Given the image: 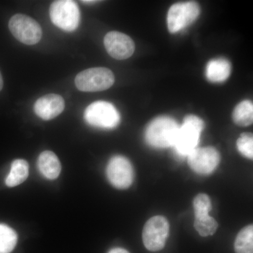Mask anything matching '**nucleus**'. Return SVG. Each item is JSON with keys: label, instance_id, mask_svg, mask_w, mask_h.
<instances>
[{"label": "nucleus", "instance_id": "7ed1b4c3", "mask_svg": "<svg viewBox=\"0 0 253 253\" xmlns=\"http://www.w3.org/2000/svg\"><path fill=\"white\" fill-rule=\"evenodd\" d=\"M50 18L55 26L63 31H76L81 22V11L76 1L58 0L51 4Z\"/></svg>", "mask_w": 253, "mask_h": 253}, {"label": "nucleus", "instance_id": "aec40b11", "mask_svg": "<svg viewBox=\"0 0 253 253\" xmlns=\"http://www.w3.org/2000/svg\"><path fill=\"white\" fill-rule=\"evenodd\" d=\"M195 216L209 214L212 210L211 199L208 195L201 194L198 195L194 200Z\"/></svg>", "mask_w": 253, "mask_h": 253}, {"label": "nucleus", "instance_id": "423d86ee", "mask_svg": "<svg viewBox=\"0 0 253 253\" xmlns=\"http://www.w3.org/2000/svg\"><path fill=\"white\" fill-rule=\"evenodd\" d=\"M9 28L16 40L28 45L39 42L42 36L39 23L27 15L18 14L13 16L9 20Z\"/></svg>", "mask_w": 253, "mask_h": 253}, {"label": "nucleus", "instance_id": "4be33fe9", "mask_svg": "<svg viewBox=\"0 0 253 253\" xmlns=\"http://www.w3.org/2000/svg\"><path fill=\"white\" fill-rule=\"evenodd\" d=\"M108 253H129L126 250L121 249V248H116V249H113L111 250Z\"/></svg>", "mask_w": 253, "mask_h": 253}, {"label": "nucleus", "instance_id": "6ab92c4d", "mask_svg": "<svg viewBox=\"0 0 253 253\" xmlns=\"http://www.w3.org/2000/svg\"><path fill=\"white\" fill-rule=\"evenodd\" d=\"M194 227L201 236H212L217 231L218 224L209 214L195 216Z\"/></svg>", "mask_w": 253, "mask_h": 253}, {"label": "nucleus", "instance_id": "4468645a", "mask_svg": "<svg viewBox=\"0 0 253 253\" xmlns=\"http://www.w3.org/2000/svg\"><path fill=\"white\" fill-rule=\"evenodd\" d=\"M231 71V63L227 60L213 59L206 66V77L212 83H222L229 77Z\"/></svg>", "mask_w": 253, "mask_h": 253}, {"label": "nucleus", "instance_id": "f3484780", "mask_svg": "<svg viewBox=\"0 0 253 253\" xmlns=\"http://www.w3.org/2000/svg\"><path fill=\"white\" fill-rule=\"evenodd\" d=\"M234 250L236 253H253V226L244 227L237 235Z\"/></svg>", "mask_w": 253, "mask_h": 253}, {"label": "nucleus", "instance_id": "a211bd4d", "mask_svg": "<svg viewBox=\"0 0 253 253\" xmlns=\"http://www.w3.org/2000/svg\"><path fill=\"white\" fill-rule=\"evenodd\" d=\"M17 234L14 229L0 224V253H10L17 243Z\"/></svg>", "mask_w": 253, "mask_h": 253}, {"label": "nucleus", "instance_id": "6e6552de", "mask_svg": "<svg viewBox=\"0 0 253 253\" xmlns=\"http://www.w3.org/2000/svg\"><path fill=\"white\" fill-rule=\"evenodd\" d=\"M199 5L194 1L176 3L168 14V27L171 33H176L191 25L199 17Z\"/></svg>", "mask_w": 253, "mask_h": 253}, {"label": "nucleus", "instance_id": "9b49d317", "mask_svg": "<svg viewBox=\"0 0 253 253\" xmlns=\"http://www.w3.org/2000/svg\"><path fill=\"white\" fill-rule=\"evenodd\" d=\"M104 46L110 56L118 60H124L134 54L135 45L129 36L123 33L111 31L104 38Z\"/></svg>", "mask_w": 253, "mask_h": 253}, {"label": "nucleus", "instance_id": "ddd939ff", "mask_svg": "<svg viewBox=\"0 0 253 253\" xmlns=\"http://www.w3.org/2000/svg\"><path fill=\"white\" fill-rule=\"evenodd\" d=\"M38 168L44 177L55 179L59 176L61 165L59 158L52 151H43L38 160Z\"/></svg>", "mask_w": 253, "mask_h": 253}, {"label": "nucleus", "instance_id": "9d476101", "mask_svg": "<svg viewBox=\"0 0 253 253\" xmlns=\"http://www.w3.org/2000/svg\"><path fill=\"white\" fill-rule=\"evenodd\" d=\"M190 168L198 174H209L217 167L220 156L213 147L199 148L188 156Z\"/></svg>", "mask_w": 253, "mask_h": 253}, {"label": "nucleus", "instance_id": "0eeeda50", "mask_svg": "<svg viewBox=\"0 0 253 253\" xmlns=\"http://www.w3.org/2000/svg\"><path fill=\"white\" fill-rule=\"evenodd\" d=\"M169 231V223L163 216L149 219L143 229V243L146 249L151 252L161 251L165 247Z\"/></svg>", "mask_w": 253, "mask_h": 253}, {"label": "nucleus", "instance_id": "dca6fc26", "mask_svg": "<svg viewBox=\"0 0 253 253\" xmlns=\"http://www.w3.org/2000/svg\"><path fill=\"white\" fill-rule=\"evenodd\" d=\"M233 119L238 126H251L253 121V104L252 101L246 100L237 105L233 113Z\"/></svg>", "mask_w": 253, "mask_h": 253}, {"label": "nucleus", "instance_id": "2eb2a0df", "mask_svg": "<svg viewBox=\"0 0 253 253\" xmlns=\"http://www.w3.org/2000/svg\"><path fill=\"white\" fill-rule=\"evenodd\" d=\"M28 174L29 166L27 161L22 159L16 160L11 164V170L6 176L5 183L9 187H14L26 181Z\"/></svg>", "mask_w": 253, "mask_h": 253}, {"label": "nucleus", "instance_id": "20e7f679", "mask_svg": "<svg viewBox=\"0 0 253 253\" xmlns=\"http://www.w3.org/2000/svg\"><path fill=\"white\" fill-rule=\"evenodd\" d=\"M84 120L88 124L102 129H113L121 122V115L111 103L98 101L88 106L84 111Z\"/></svg>", "mask_w": 253, "mask_h": 253}, {"label": "nucleus", "instance_id": "f03ea898", "mask_svg": "<svg viewBox=\"0 0 253 253\" xmlns=\"http://www.w3.org/2000/svg\"><path fill=\"white\" fill-rule=\"evenodd\" d=\"M204 126V121L197 116L191 115L184 118L173 146L178 156L185 157L196 149Z\"/></svg>", "mask_w": 253, "mask_h": 253}, {"label": "nucleus", "instance_id": "f257e3e1", "mask_svg": "<svg viewBox=\"0 0 253 253\" xmlns=\"http://www.w3.org/2000/svg\"><path fill=\"white\" fill-rule=\"evenodd\" d=\"M179 126L174 119L169 117H158L150 123L145 138L146 142L158 149L174 146Z\"/></svg>", "mask_w": 253, "mask_h": 253}, {"label": "nucleus", "instance_id": "5701e85b", "mask_svg": "<svg viewBox=\"0 0 253 253\" xmlns=\"http://www.w3.org/2000/svg\"><path fill=\"white\" fill-rule=\"evenodd\" d=\"M81 2L86 4H94V3L98 2V1H88V0H86V1H81Z\"/></svg>", "mask_w": 253, "mask_h": 253}, {"label": "nucleus", "instance_id": "f8f14e48", "mask_svg": "<svg viewBox=\"0 0 253 253\" xmlns=\"http://www.w3.org/2000/svg\"><path fill=\"white\" fill-rule=\"evenodd\" d=\"M64 109V99L56 94L44 95L37 100L34 104L35 113L44 121H50L57 117Z\"/></svg>", "mask_w": 253, "mask_h": 253}, {"label": "nucleus", "instance_id": "412c9836", "mask_svg": "<svg viewBox=\"0 0 253 253\" xmlns=\"http://www.w3.org/2000/svg\"><path fill=\"white\" fill-rule=\"evenodd\" d=\"M238 150L245 157L253 158V137L251 134L244 133L237 140Z\"/></svg>", "mask_w": 253, "mask_h": 253}, {"label": "nucleus", "instance_id": "1a4fd4ad", "mask_svg": "<svg viewBox=\"0 0 253 253\" xmlns=\"http://www.w3.org/2000/svg\"><path fill=\"white\" fill-rule=\"evenodd\" d=\"M106 174L111 184L119 189H127L134 179V170L131 163L121 156H114L110 160Z\"/></svg>", "mask_w": 253, "mask_h": 253}, {"label": "nucleus", "instance_id": "39448f33", "mask_svg": "<svg viewBox=\"0 0 253 253\" xmlns=\"http://www.w3.org/2000/svg\"><path fill=\"white\" fill-rule=\"evenodd\" d=\"M114 75L106 68H92L78 73L75 84L80 91L96 92L109 89L114 84Z\"/></svg>", "mask_w": 253, "mask_h": 253}, {"label": "nucleus", "instance_id": "b1692460", "mask_svg": "<svg viewBox=\"0 0 253 253\" xmlns=\"http://www.w3.org/2000/svg\"><path fill=\"white\" fill-rule=\"evenodd\" d=\"M3 84H4V83H3L2 76H1V73H0V91L2 89Z\"/></svg>", "mask_w": 253, "mask_h": 253}]
</instances>
